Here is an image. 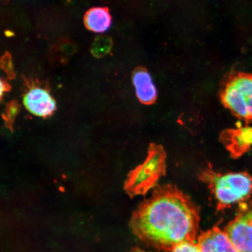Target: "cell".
<instances>
[{
  "mask_svg": "<svg viewBox=\"0 0 252 252\" xmlns=\"http://www.w3.org/2000/svg\"><path fill=\"white\" fill-rule=\"evenodd\" d=\"M84 21L88 30L95 33H103L109 29L112 17L108 8L94 7L86 12Z\"/></svg>",
  "mask_w": 252,
  "mask_h": 252,
  "instance_id": "10",
  "label": "cell"
},
{
  "mask_svg": "<svg viewBox=\"0 0 252 252\" xmlns=\"http://www.w3.org/2000/svg\"><path fill=\"white\" fill-rule=\"evenodd\" d=\"M9 0H1V2L2 4H7V3L9 2Z\"/></svg>",
  "mask_w": 252,
  "mask_h": 252,
  "instance_id": "16",
  "label": "cell"
},
{
  "mask_svg": "<svg viewBox=\"0 0 252 252\" xmlns=\"http://www.w3.org/2000/svg\"><path fill=\"white\" fill-rule=\"evenodd\" d=\"M18 108L15 104H12L11 105L9 106L8 109V116L9 118L13 119L18 114Z\"/></svg>",
  "mask_w": 252,
  "mask_h": 252,
  "instance_id": "14",
  "label": "cell"
},
{
  "mask_svg": "<svg viewBox=\"0 0 252 252\" xmlns=\"http://www.w3.org/2000/svg\"><path fill=\"white\" fill-rule=\"evenodd\" d=\"M197 244L201 252H239L225 232L217 228L202 233Z\"/></svg>",
  "mask_w": 252,
  "mask_h": 252,
  "instance_id": "8",
  "label": "cell"
},
{
  "mask_svg": "<svg viewBox=\"0 0 252 252\" xmlns=\"http://www.w3.org/2000/svg\"><path fill=\"white\" fill-rule=\"evenodd\" d=\"M166 153L161 145L151 143L144 161L138 165L126 183V188L131 195H145L158 186L166 173Z\"/></svg>",
  "mask_w": 252,
  "mask_h": 252,
  "instance_id": "3",
  "label": "cell"
},
{
  "mask_svg": "<svg viewBox=\"0 0 252 252\" xmlns=\"http://www.w3.org/2000/svg\"><path fill=\"white\" fill-rule=\"evenodd\" d=\"M199 178L209 186L219 209L242 202L252 193V176L247 172L220 173L209 168Z\"/></svg>",
  "mask_w": 252,
  "mask_h": 252,
  "instance_id": "2",
  "label": "cell"
},
{
  "mask_svg": "<svg viewBox=\"0 0 252 252\" xmlns=\"http://www.w3.org/2000/svg\"><path fill=\"white\" fill-rule=\"evenodd\" d=\"M132 80L135 94L141 103L150 105L156 101L157 88L149 72L145 69H138L134 72Z\"/></svg>",
  "mask_w": 252,
  "mask_h": 252,
  "instance_id": "9",
  "label": "cell"
},
{
  "mask_svg": "<svg viewBox=\"0 0 252 252\" xmlns=\"http://www.w3.org/2000/svg\"><path fill=\"white\" fill-rule=\"evenodd\" d=\"M199 212L190 197L172 184L158 185L135 212L132 225L145 243L164 250L194 241Z\"/></svg>",
  "mask_w": 252,
  "mask_h": 252,
  "instance_id": "1",
  "label": "cell"
},
{
  "mask_svg": "<svg viewBox=\"0 0 252 252\" xmlns=\"http://www.w3.org/2000/svg\"><path fill=\"white\" fill-rule=\"evenodd\" d=\"M220 100L239 119L252 122V75L238 74L230 77L220 93Z\"/></svg>",
  "mask_w": 252,
  "mask_h": 252,
  "instance_id": "4",
  "label": "cell"
},
{
  "mask_svg": "<svg viewBox=\"0 0 252 252\" xmlns=\"http://www.w3.org/2000/svg\"><path fill=\"white\" fill-rule=\"evenodd\" d=\"M135 252H147L141 250H137Z\"/></svg>",
  "mask_w": 252,
  "mask_h": 252,
  "instance_id": "17",
  "label": "cell"
},
{
  "mask_svg": "<svg viewBox=\"0 0 252 252\" xmlns=\"http://www.w3.org/2000/svg\"><path fill=\"white\" fill-rule=\"evenodd\" d=\"M171 252H201V251L194 241H188L175 246Z\"/></svg>",
  "mask_w": 252,
  "mask_h": 252,
  "instance_id": "13",
  "label": "cell"
},
{
  "mask_svg": "<svg viewBox=\"0 0 252 252\" xmlns=\"http://www.w3.org/2000/svg\"><path fill=\"white\" fill-rule=\"evenodd\" d=\"M224 231L239 252H252V200L241 207Z\"/></svg>",
  "mask_w": 252,
  "mask_h": 252,
  "instance_id": "5",
  "label": "cell"
},
{
  "mask_svg": "<svg viewBox=\"0 0 252 252\" xmlns=\"http://www.w3.org/2000/svg\"><path fill=\"white\" fill-rule=\"evenodd\" d=\"M113 42L110 37L99 35L96 37L91 46V52L96 58H102L110 52L112 48Z\"/></svg>",
  "mask_w": 252,
  "mask_h": 252,
  "instance_id": "11",
  "label": "cell"
},
{
  "mask_svg": "<svg viewBox=\"0 0 252 252\" xmlns=\"http://www.w3.org/2000/svg\"><path fill=\"white\" fill-rule=\"evenodd\" d=\"M23 103L27 111L37 118H48L57 109L56 100L48 90L35 85L30 87L25 92Z\"/></svg>",
  "mask_w": 252,
  "mask_h": 252,
  "instance_id": "6",
  "label": "cell"
},
{
  "mask_svg": "<svg viewBox=\"0 0 252 252\" xmlns=\"http://www.w3.org/2000/svg\"><path fill=\"white\" fill-rule=\"evenodd\" d=\"M220 140L230 155L237 158L248 152L252 146V127L245 126L228 129L220 134Z\"/></svg>",
  "mask_w": 252,
  "mask_h": 252,
  "instance_id": "7",
  "label": "cell"
},
{
  "mask_svg": "<svg viewBox=\"0 0 252 252\" xmlns=\"http://www.w3.org/2000/svg\"><path fill=\"white\" fill-rule=\"evenodd\" d=\"M1 67L7 74L9 79H13L15 76L13 64H12L11 56L6 52L1 59Z\"/></svg>",
  "mask_w": 252,
  "mask_h": 252,
  "instance_id": "12",
  "label": "cell"
},
{
  "mask_svg": "<svg viewBox=\"0 0 252 252\" xmlns=\"http://www.w3.org/2000/svg\"><path fill=\"white\" fill-rule=\"evenodd\" d=\"M0 86H1L0 94H1V96L2 97L3 94H4L6 92H7L9 90V88H10V87H9V85L8 84L7 82L2 78L1 79V84H0Z\"/></svg>",
  "mask_w": 252,
  "mask_h": 252,
  "instance_id": "15",
  "label": "cell"
}]
</instances>
